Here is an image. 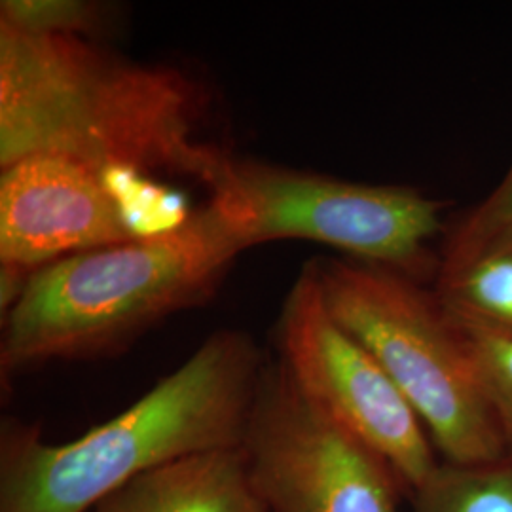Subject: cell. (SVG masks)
Here are the masks:
<instances>
[{
  "label": "cell",
  "mask_w": 512,
  "mask_h": 512,
  "mask_svg": "<svg viewBox=\"0 0 512 512\" xmlns=\"http://www.w3.org/2000/svg\"><path fill=\"white\" fill-rule=\"evenodd\" d=\"M205 93L183 71L93 38L0 21V167L59 154L95 169L194 179L213 192L230 154L203 139Z\"/></svg>",
  "instance_id": "6da1fadb"
},
{
  "label": "cell",
  "mask_w": 512,
  "mask_h": 512,
  "mask_svg": "<svg viewBox=\"0 0 512 512\" xmlns=\"http://www.w3.org/2000/svg\"><path fill=\"white\" fill-rule=\"evenodd\" d=\"M264 365L251 334L219 329L139 401L71 442L4 421L0 512H92L165 463L241 446Z\"/></svg>",
  "instance_id": "7a4b0ae2"
},
{
  "label": "cell",
  "mask_w": 512,
  "mask_h": 512,
  "mask_svg": "<svg viewBox=\"0 0 512 512\" xmlns=\"http://www.w3.org/2000/svg\"><path fill=\"white\" fill-rule=\"evenodd\" d=\"M247 245L217 198L154 238L61 258L2 313L0 368L116 355L167 317L205 304Z\"/></svg>",
  "instance_id": "3957f363"
},
{
  "label": "cell",
  "mask_w": 512,
  "mask_h": 512,
  "mask_svg": "<svg viewBox=\"0 0 512 512\" xmlns=\"http://www.w3.org/2000/svg\"><path fill=\"white\" fill-rule=\"evenodd\" d=\"M334 319L418 414L444 463L478 465L507 446L461 330L416 279L351 258H315Z\"/></svg>",
  "instance_id": "277c9868"
},
{
  "label": "cell",
  "mask_w": 512,
  "mask_h": 512,
  "mask_svg": "<svg viewBox=\"0 0 512 512\" xmlns=\"http://www.w3.org/2000/svg\"><path fill=\"white\" fill-rule=\"evenodd\" d=\"M217 198L247 249L277 239L329 245L351 260L420 281L435 266L444 203L416 188L351 183L230 156Z\"/></svg>",
  "instance_id": "5b68a950"
},
{
  "label": "cell",
  "mask_w": 512,
  "mask_h": 512,
  "mask_svg": "<svg viewBox=\"0 0 512 512\" xmlns=\"http://www.w3.org/2000/svg\"><path fill=\"white\" fill-rule=\"evenodd\" d=\"M277 361L298 391L365 444L412 492L440 463L414 408L370 351L330 313L317 262H306L275 321Z\"/></svg>",
  "instance_id": "8992f818"
},
{
  "label": "cell",
  "mask_w": 512,
  "mask_h": 512,
  "mask_svg": "<svg viewBox=\"0 0 512 512\" xmlns=\"http://www.w3.org/2000/svg\"><path fill=\"white\" fill-rule=\"evenodd\" d=\"M243 450L268 512H397L399 476L266 361Z\"/></svg>",
  "instance_id": "52a82bcc"
},
{
  "label": "cell",
  "mask_w": 512,
  "mask_h": 512,
  "mask_svg": "<svg viewBox=\"0 0 512 512\" xmlns=\"http://www.w3.org/2000/svg\"><path fill=\"white\" fill-rule=\"evenodd\" d=\"M105 171L33 154L0 173V264L35 274L67 256L135 241Z\"/></svg>",
  "instance_id": "ba28073f"
},
{
  "label": "cell",
  "mask_w": 512,
  "mask_h": 512,
  "mask_svg": "<svg viewBox=\"0 0 512 512\" xmlns=\"http://www.w3.org/2000/svg\"><path fill=\"white\" fill-rule=\"evenodd\" d=\"M92 512H268L241 446L175 459L133 478Z\"/></svg>",
  "instance_id": "9c48e42d"
},
{
  "label": "cell",
  "mask_w": 512,
  "mask_h": 512,
  "mask_svg": "<svg viewBox=\"0 0 512 512\" xmlns=\"http://www.w3.org/2000/svg\"><path fill=\"white\" fill-rule=\"evenodd\" d=\"M437 268L433 294L456 327L512 336V234L454 232Z\"/></svg>",
  "instance_id": "30bf717a"
},
{
  "label": "cell",
  "mask_w": 512,
  "mask_h": 512,
  "mask_svg": "<svg viewBox=\"0 0 512 512\" xmlns=\"http://www.w3.org/2000/svg\"><path fill=\"white\" fill-rule=\"evenodd\" d=\"M414 494L416 512H512V458L440 463Z\"/></svg>",
  "instance_id": "8fae6325"
},
{
  "label": "cell",
  "mask_w": 512,
  "mask_h": 512,
  "mask_svg": "<svg viewBox=\"0 0 512 512\" xmlns=\"http://www.w3.org/2000/svg\"><path fill=\"white\" fill-rule=\"evenodd\" d=\"M109 12L82 0H2L0 21L38 35L92 38L109 21Z\"/></svg>",
  "instance_id": "7c38bea8"
},
{
  "label": "cell",
  "mask_w": 512,
  "mask_h": 512,
  "mask_svg": "<svg viewBox=\"0 0 512 512\" xmlns=\"http://www.w3.org/2000/svg\"><path fill=\"white\" fill-rule=\"evenodd\" d=\"M475 361L478 378L512 458V336L458 327Z\"/></svg>",
  "instance_id": "4fadbf2b"
},
{
  "label": "cell",
  "mask_w": 512,
  "mask_h": 512,
  "mask_svg": "<svg viewBox=\"0 0 512 512\" xmlns=\"http://www.w3.org/2000/svg\"><path fill=\"white\" fill-rule=\"evenodd\" d=\"M456 232L463 236L512 234V164L494 192L459 224Z\"/></svg>",
  "instance_id": "5bb4252c"
}]
</instances>
